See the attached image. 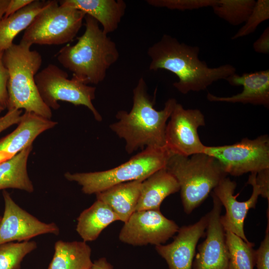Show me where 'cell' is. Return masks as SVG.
<instances>
[{
    "label": "cell",
    "mask_w": 269,
    "mask_h": 269,
    "mask_svg": "<svg viewBox=\"0 0 269 269\" xmlns=\"http://www.w3.org/2000/svg\"><path fill=\"white\" fill-rule=\"evenodd\" d=\"M256 183L259 188L260 195L269 203V168L263 169L256 173Z\"/></svg>",
    "instance_id": "obj_32"
},
{
    "label": "cell",
    "mask_w": 269,
    "mask_h": 269,
    "mask_svg": "<svg viewBox=\"0 0 269 269\" xmlns=\"http://www.w3.org/2000/svg\"><path fill=\"white\" fill-rule=\"evenodd\" d=\"M48 2V0H34L18 11L2 18L0 21V52L11 46L16 36L30 25Z\"/></svg>",
    "instance_id": "obj_23"
},
{
    "label": "cell",
    "mask_w": 269,
    "mask_h": 269,
    "mask_svg": "<svg viewBox=\"0 0 269 269\" xmlns=\"http://www.w3.org/2000/svg\"><path fill=\"white\" fill-rule=\"evenodd\" d=\"M213 206L208 213L206 237L198 246L192 269H227L229 251L226 231L220 220L222 205L212 193Z\"/></svg>",
    "instance_id": "obj_13"
},
{
    "label": "cell",
    "mask_w": 269,
    "mask_h": 269,
    "mask_svg": "<svg viewBox=\"0 0 269 269\" xmlns=\"http://www.w3.org/2000/svg\"><path fill=\"white\" fill-rule=\"evenodd\" d=\"M177 180L184 212L190 214L227 177L218 161L204 153L190 156L172 154L165 167Z\"/></svg>",
    "instance_id": "obj_5"
},
{
    "label": "cell",
    "mask_w": 269,
    "mask_h": 269,
    "mask_svg": "<svg viewBox=\"0 0 269 269\" xmlns=\"http://www.w3.org/2000/svg\"><path fill=\"white\" fill-rule=\"evenodd\" d=\"M199 51L198 46L180 42L164 34L147 50L150 59L149 69H164L176 75L178 81L173 86L182 94L204 91L214 82L236 73V68L229 64L209 67L199 58Z\"/></svg>",
    "instance_id": "obj_1"
},
{
    "label": "cell",
    "mask_w": 269,
    "mask_h": 269,
    "mask_svg": "<svg viewBox=\"0 0 269 269\" xmlns=\"http://www.w3.org/2000/svg\"><path fill=\"white\" fill-rule=\"evenodd\" d=\"M179 227L159 210L135 211L124 223L119 235L123 243L134 246L165 243Z\"/></svg>",
    "instance_id": "obj_10"
},
{
    "label": "cell",
    "mask_w": 269,
    "mask_h": 269,
    "mask_svg": "<svg viewBox=\"0 0 269 269\" xmlns=\"http://www.w3.org/2000/svg\"><path fill=\"white\" fill-rule=\"evenodd\" d=\"M229 251L227 269H254L255 266L254 244L246 242L235 234L226 231Z\"/></svg>",
    "instance_id": "obj_25"
},
{
    "label": "cell",
    "mask_w": 269,
    "mask_h": 269,
    "mask_svg": "<svg viewBox=\"0 0 269 269\" xmlns=\"http://www.w3.org/2000/svg\"><path fill=\"white\" fill-rule=\"evenodd\" d=\"M85 29L73 45L62 47L56 56L73 77L88 85L98 84L105 78L108 70L119 58L117 45L89 15L84 18Z\"/></svg>",
    "instance_id": "obj_3"
},
{
    "label": "cell",
    "mask_w": 269,
    "mask_h": 269,
    "mask_svg": "<svg viewBox=\"0 0 269 269\" xmlns=\"http://www.w3.org/2000/svg\"><path fill=\"white\" fill-rule=\"evenodd\" d=\"M177 103L175 99L169 98L162 110H156L154 100L147 93L146 83L140 77L133 90L131 110L119 111L116 116L118 121L110 128L125 140V149L129 154L146 147H165L166 122Z\"/></svg>",
    "instance_id": "obj_2"
},
{
    "label": "cell",
    "mask_w": 269,
    "mask_h": 269,
    "mask_svg": "<svg viewBox=\"0 0 269 269\" xmlns=\"http://www.w3.org/2000/svg\"><path fill=\"white\" fill-rule=\"evenodd\" d=\"M2 196L4 210L0 223V245L27 241L47 234L58 235L60 230L55 223L40 221L18 205L5 190L2 191Z\"/></svg>",
    "instance_id": "obj_12"
},
{
    "label": "cell",
    "mask_w": 269,
    "mask_h": 269,
    "mask_svg": "<svg viewBox=\"0 0 269 269\" xmlns=\"http://www.w3.org/2000/svg\"><path fill=\"white\" fill-rule=\"evenodd\" d=\"M172 153L165 146L146 147L128 161L107 170L90 172H66L69 181L77 183L87 195L97 194L118 184L134 180L143 181L164 168Z\"/></svg>",
    "instance_id": "obj_6"
},
{
    "label": "cell",
    "mask_w": 269,
    "mask_h": 269,
    "mask_svg": "<svg viewBox=\"0 0 269 269\" xmlns=\"http://www.w3.org/2000/svg\"><path fill=\"white\" fill-rule=\"evenodd\" d=\"M34 0H9L3 17L18 11L31 3Z\"/></svg>",
    "instance_id": "obj_35"
},
{
    "label": "cell",
    "mask_w": 269,
    "mask_h": 269,
    "mask_svg": "<svg viewBox=\"0 0 269 269\" xmlns=\"http://www.w3.org/2000/svg\"><path fill=\"white\" fill-rule=\"evenodd\" d=\"M5 109L0 104V113H1Z\"/></svg>",
    "instance_id": "obj_38"
},
{
    "label": "cell",
    "mask_w": 269,
    "mask_h": 269,
    "mask_svg": "<svg viewBox=\"0 0 269 269\" xmlns=\"http://www.w3.org/2000/svg\"><path fill=\"white\" fill-rule=\"evenodd\" d=\"M77 220L76 230L87 243L96 240L106 228L119 218L108 205L97 199L80 213Z\"/></svg>",
    "instance_id": "obj_21"
},
{
    "label": "cell",
    "mask_w": 269,
    "mask_h": 269,
    "mask_svg": "<svg viewBox=\"0 0 269 269\" xmlns=\"http://www.w3.org/2000/svg\"><path fill=\"white\" fill-rule=\"evenodd\" d=\"M31 46L19 42L5 50L3 62L7 68L8 110H22L51 119L52 113L38 92L35 77L42 63V58Z\"/></svg>",
    "instance_id": "obj_4"
},
{
    "label": "cell",
    "mask_w": 269,
    "mask_h": 269,
    "mask_svg": "<svg viewBox=\"0 0 269 269\" xmlns=\"http://www.w3.org/2000/svg\"><path fill=\"white\" fill-rule=\"evenodd\" d=\"M179 190L176 179L165 167L160 169L142 182L135 211L159 210L162 201Z\"/></svg>",
    "instance_id": "obj_19"
},
{
    "label": "cell",
    "mask_w": 269,
    "mask_h": 269,
    "mask_svg": "<svg viewBox=\"0 0 269 269\" xmlns=\"http://www.w3.org/2000/svg\"><path fill=\"white\" fill-rule=\"evenodd\" d=\"M91 247L84 241H57L48 269H91Z\"/></svg>",
    "instance_id": "obj_22"
},
{
    "label": "cell",
    "mask_w": 269,
    "mask_h": 269,
    "mask_svg": "<svg viewBox=\"0 0 269 269\" xmlns=\"http://www.w3.org/2000/svg\"><path fill=\"white\" fill-rule=\"evenodd\" d=\"M255 266L257 269H269V219L266 235L259 248L255 250Z\"/></svg>",
    "instance_id": "obj_30"
},
{
    "label": "cell",
    "mask_w": 269,
    "mask_h": 269,
    "mask_svg": "<svg viewBox=\"0 0 269 269\" xmlns=\"http://www.w3.org/2000/svg\"><path fill=\"white\" fill-rule=\"evenodd\" d=\"M204 153L216 158L227 175L257 173L269 168V137L264 134L231 145L206 146Z\"/></svg>",
    "instance_id": "obj_9"
},
{
    "label": "cell",
    "mask_w": 269,
    "mask_h": 269,
    "mask_svg": "<svg viewBox=\"0 0 269 269\" xmlns=\"http://www.w3.org/2000/svg\"><path fill=\"white\" fill-rule=\"evenodd\" d=\"M254 0H218L212 8L214 13L230 24L244 23L256 3Z\"/></svg>",
    "instance_id": "obj_26"
},
{
    "label": "cell",
    "mask_w": 269,
    "mask_h": 269,
    "mask_svg": "<svg viewBox=\"0 0 269 269\" xmlns=\"http://www.w3.org/2000/svg\"><path fill=\"white\" fill-rule=\"evenodd\" d=\"M17 127L0 138V163L8 160L28 146L44 132L54 128L57 122L25 112Z\"/></svg>",
    "instance_id": "obj_16"
},
{
    "label": "cell",
    "mask_w": 269,
    "mask_h": 269,
    "mask_svg": "<svg viewBox=\"0 0 269 269\" xmlns=\"http://www.w3.org/2000/svg\"><path fill=\"white\" fill-rule=\"evenodd\" d=\"M9 0H0V21L3 17Z\"/></svg>",
    "instance_id": "obj_37"
},
{
    "label": "cell",
    "mask_w": 269,
    "mask_h": 269,
    "mask_svg": "<svg viewBox=\"0 0 269 269\" xmlns=\"http://www.w3.org/2000/svg\"><path fill=\"white\" fill-rule=\"evenodd\" d=\"M257 173H251L247 181L253 187V192L250 198L245 201H239L237 195H234L236 183L226 177L222 179L213 190V193L224 206L226 213L221 216V224L225 231L231 232L249 242L244 232V221L249 210L255 208L258 197L260 195L259 188L256 183Z\"/></svg>",
    "instance_id": "obj_14"
},
{
    "label": "cell",
    "mask_w": 269,
    "mask_h": 269,
    "mask_svg": "<svg viewBox=\"0 0 269 269\" xmlns=\"http://www.w3.org/2000/svg\"><path fill=\"white\" fill-rule=\"evenodd\" d=\"M269 18V0H258L244 24L231 38L235 40L254 32L261 23Z\"/></svg>",
    "instance_id": "obj_28"
},
{
    "label": "cell",
    "mask_w": 269,
    "mask_h": 269,
    "mask_svg": "<svg viewBox=\"0 0 269 269\" xmlns=\"http://www.w3.org/2000/svg\"><path fill=\"white\" fill-rule=\"evenodd\" d=\"M32 148L31 145L12 158L0 163V190L12 188L28 193L34 191V186L27 168Z\"/></svg>",
    "instance_id": "obj_24"
},
{
    "label": "cell",
    "mask_w": 269,
    "mask_h": 269,
    "mask_svg": "<svg viewBox=\"0 0 269 269\" xmlns=\"http://www.w3.org/2000/svg\"><path fill=\"white\" fill-rule=\"evenodd\" d=\"M218 0H147L150 5L179 10H193L202 7H213Z\"/></svg>",
    "instance_id": "obj_29"
},
{
    "label": "cell",
    "mask_w": 269,
    "mask_h": 269,
    "mask_svg": "<svg viewBox=\"0 0 269 269\" xmlns=\"http://www.w3.org/2000/svg\"><path fill=\"white\" fill-rule=\"evenodd\" d=\"M226 81L232 86H242V92L230 97H219L208 93L207 99L210 102L250 104L269 106V70L254 73H236L228 77Z\"/></svg>",
    "instance_id": "obj_17"
},
{
    "label": "cell",
    "mask_w": 269,
    "mask_h": 269,
    "mask_svg": "<svg viewBox=\"0 0 269 269\" xmlns=\"http://www.w3.org/2000/svg\"><path fill=\"white\" fill-rule=\"evenodd\" d=\"M91 269H114L113 267L105 258H100L94 262Z\"/></svg>",
    "instance_id": "obj_36"
},
{
    "label": "cell",
    "mask_w": 269,
    "mask_h": 269,
    "mask_svg": "<svg viewBox=\"0 0 269 269\" xmlns=\"http://www.w3.org/2000/svg\"><path fill=\"white\" fill-rule=\"evenodd\" d=\"M208 221V213L193 224L179 228L170 244L155 246L169 269H192L197 244L205 234Z\"/></svg>",
    "instance_id": "obj_15"
},
{
    "label": "cell",
    "mask_w": 269,
    "mask_h": 269,
    "mask_svg": "<svg viewBox=\"0 0 269 269\" xmlns=\"http://www.w3.org/2000/svg\"><path fill=\"white\" fill-rule=\"evenodd\" d=\"M85 15L77 9L60 5L57 0H48L25 30L20 42L31 46L70 42L80 29Z\"/></svg>",
    "instance_id": "obj_7"
},
{
    "label": "cell",
    "mask_w": 269,
    "mask_h": 269,
    "mask_svg": "<svg viewBox=\"0 0 269 269\" xmlns=\"http://www.w3.org/2000/svg\"><path fill=\"white\" fill-rule=\"evenodd\" d=\"M165 129V145L173 154L184 156L204 153L206 145L200 139L198 129L205 125L198 109H186L176 103Z\"/></svg>",
    "instance_id": "obj_11"
},
{
    "label": "cell",
    "mask_w": 269,
    "mask_h": 269,
    "mask_svg": "<svg viewBox=\"0 0 269 269\" xmlns=\"http://www.w3.org/2000/svg\"><path fill=\"white\" fill-rule=\"evenodd\" d=\"M21 114V110L12 109L0 117V133L11 126L17 124L20 120Z\"/></svg>",
    "instance_id": "obj_33"
},
{
    "label": "cell",
    "mask_w": 269,
    "mask_h": 269,
    "mask_svg": "<svg viewBox=\"0 0 269 269\" xmlns=\"http://www.w3.org/2000/svg\"><path fill=\"white\" fill-rule=\"evenodd\" d=\"M58 2L90 15L101 24L107 34L118 28L127 7L123 0H62Z\"/></svg>",
    "instance_id": "obj_18"
},
{
    "label": "cell",
    "mask_w": 269,
    "mask_h": 269,
    "mask_svg": "<svg viewBox=\"0 0 269 269\" xmlns=\"http://www.w3.org/2000/svg\"><path fill=\"white\" fill-rule=\"evenodd\" d=\"M37 247L33 241L0 245V269H20L24 257Z\"/></svg>",
    "instance_id": "obj_27"
},
{
    "label": "cell",
    "mask_w": 269,
    "mask_h": 269,
    "mask_svg": "<svg viewBox=\"0 0 269 269\" xmlns=\"http://www.w3.org/2000/svg\"><path fill=\"white\" fill-rule=\"evenodd\" d=\"M1 217H0V222H1Z\"/></svg>",
    "instance_id": "obj_39"
},
{
    "label": "cell",
    "mask_w": 269,
    "mask_h": 269,
    "mask_svg": "<svg viewBox=\"0 0 269 269\" xmlns=\"http://www.w3.org/2000/svg\"><path fill=\"white\" fill-rule=\"evenodd\" d=\"M35 81L41 98L51 109H58L59 101L75 106L82 105L92 112L96 121H102L101 115L92 103L95 98V87L85 84L73 77L69 79L66 72L53 64L39 71Z\"/></svg>",
    "instance_id": "obj_8"
},
{
    "label": "cell",
    "mask_w": 269,
    "mask_h": 269,
    "mask_svg": "<svg viewBox=\"0 0 269 269\" xmlns=\"http://www.w3.org/2000/svg\"><path fill=\"white\" fill-rule=\"evenodd\" d=\"M254 50L262 54L269 53V28H266L260 37L253 44Z\"/></svg>",
    "instance_id": "obj_34"
},
{
    "label": "cell",
    "mask_w": 269,
    "mask_h": 269,
    "mask_svg": "<svg viewBox=\"0 0 269 269\" xmlns=\"http://www.w3.org/2000/svg\"><path fill=\"white\" fill-rule=\"evenodd\" d=\"M142 180H134L114 185L97 193V199L108 205L119 221L125 223L135 211Z\"/></svg>",
    "instance_id": "obj_20"
},
{
    "label": "cell",
    "mask_w": 269,
    "mask_h": 269,
    "mask_svg": "<svg viewBox=\"0 0 269 269\" xmlns=\"http://www.w3.org/2000/svg\"><path fill=\"white\" fill-rule=\"evenodd\" d=\"M4 52H0V104L5 109L8 106L7 83L9 74L3 62Z\"/></svg>",
    "instance_id": "obj_31"
}]
</instances>
